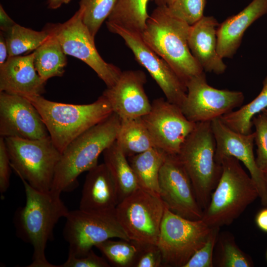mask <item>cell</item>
<instances>
[{
  "label": "cell",
  "mask_w": 267,
  "mask_h": 267,
  "mask_svg": "<svg viewBox=\"0 0 267 267\" xmlns=\"http://www.w3.org/2000/svg\"><path fill=\"white\" fill-rule=\"evenodd\" d=\"M24 187L26 203L15 213L14 222L18 236L33 248L32 263L28 267H58L46 258L47 243L53 237L59 220L69 211L60 194L51 190L41 191L20 178Z\"/></svg>",
  "instance_id": "6da1fadb"
},
{
  "label": "cell",
  "mask_w": 267,
  "mask_h": 267,
  "mask_svg": "<svg viewBox=\"0 0 267 267\" xmlns=\"http://www.w3.org/2000/svg\"><path fill=\"white\" fill-rule=\"evenodd\" d=\"M121 122L113 112L70 142L61 153L50 190L61 194L76 187L79 176L96 166L99 155L116 140Z\"/></svg>",
  "instance_id": "7a4b0ae2"
},
{
  "label": "cell",
  "mask_w": 267,
  "mask_h": 267,
  "mask_svg": "<svg viewBox=\"0 0 267 267\" xmlns=\"http://www.w3.org/2000/svg\"><path fill=\"white\" fill-rule=\"evenodd\" d=\"M190 26L174 16L167 6H157L141 33L145 43L166 61L185 83L204 72L188 44Z\"/></svg>",
  "instance_id": "3957f363"
},
{
  "label": "cell",
  "mask_w": 267,
  "mask_h": 267,
  "mask_svg": "<svg viewBox=\"0 0 267 267\" xmlns=\"http://www.w3.org/2000/svg\"><path fill=\"white\" fill-rule=\"evenodd\" d=\"M26 98L39 112L49 136L61 153L74 139L113 112L109 100L103 94L87 104L52 101L42 96Z\"/></svg>",
  "instance_id": "277c9868"
},
{
  "label": "cell",
  "mask_w": 267,
  "mask_h": 267,
  "mask_svg": "<svg viewBox=\"0 0 267 267\" xmlns=\"http://www.w3.org/2000/svg\"><path fill=\"white\" fill-rule=\"evenodd\" d=\"M222 172L202 220L211 227L231 224L254 200L258 190L251 178L234 157L223 158Z\"/></svg>",
  "instance_id": "5b68a950"
},
{
  "label": "cell",
  "mask_w": 267,
  "mask_h": 267,
  "mask_svg": "<svg viewBox=\"0 0 267 267\" xmlns=\"http://www.w3.org/2000/svg\"><path fill=\"white\" fill-rule=\"evenodd\" d=\"M216 143L211 121L196 123L178 154L191 179L197 200L204 211L222 172L216 159Z\"/></svg>",
  "instance_id": "8992f818"
},
{
  "label": "cell",
  "mask_w": 267,
  "mask_h": 267,
  "mask_svg": "<svg viewBox=\"0 0 267 267\" xmlns=\"http://www.w3.org/2000/svg\"><path fill=\"white\" fill-rule=\"evenodd\" d=\"M4 138L11 168L18 177L38 190H50L61 156L50 137Z\"/></svg>",
  "instance_id": "52a82bcc"
},
{
  "label": "cell",
  "mask_w": 267,
  "mask_h": 267,
  "mask_svg": "<svg viewBox=\"0 0 267 267\" xmlns=\"http://www.w3.org/2000/svg\"><path fill=\"white\" fill-rule=\"evenodd\" d=\"M212 228L202 219L184 218L165 205L157 244L163 267H183L205 243Z\"/></svg>",
  "instance_id": "ba28073f"
},
{
  "label": "cell",
  "mask_w": 267,
  "mask_h": 267,
  "mask_svg": "<svg viewBox=\"0 0 267 267\" xmlns=\"http://www.w3.org/2000/svg\"><path fill=\"white\" fill-rule=\"evenodd\" d=\"M63 236L69 244L68 255L82 257L97 244L112 238L130 239L120 223L116 209L94 212L69 211L65 218Z\"/></svg>",
  "instance_id": "9c48e42d"
},
{
  "label": "cell",
  "mask_w": 267,
  "mask_h": 267,
  "mask_svg": "<svg viewBox=\"0 0 267 267\" xmlns=\"http://www.w3.org/2000/svg\"><path fill=\"white\" fill-rule=\"evenodd\" d=\"M45 29L56 37L66 55L85 62L107 88L116 83L122 71L115 65L105 61L99 55L94 44V37L83 22L80 8L67 21L48 24Z\"/></svg>",
  "instance_id": "30bf717a"
},
{
  "label": "cell",
  "mask_w": 267,
  "mask_h": 267,
  "mask_svg": "<svg viewBox=\"0 0 267 267\" xmlns=\"http://www.w3.org/2000/svg\"><path fill=\"white\" fill-rule=\"evenodd\" d=\"M165 207L160 197L139 187L118 203L116 213L130 240L158 244Z\"/></svg>",
  "instance_id": "8fae6325"
},
{
  "label": "cell",
  "mask_w": 267,
  "mask_h": 267,
  "mask_svg": "<svg viewBox=\"0 0 267 267\" xmlns=\"http://www.w3.org/2000/svg\"><path fill=\"white\" fill-rule=\"evenodd\" d=\"M186 96L180 108L190 121H212L240 106L245 99L240 91L221 89L210 86L205 72L186 82Z\"/></svg>",
  "instance_id": "7c38bea8"
},
{
  "label": "cell",
  "mask_w": 267,
  "mask_h": 267,
  "mask_svg": "<svg viewBox=\"0 0 267 267\" xmlns=\"http://www.w3.org/2000/svg\"><path fill=\"white\" fill-rule=\"evenodd\" d=\"M106 25L110 32L119 35L124 40L136 61L158 84L166 99L180 108L186 96V84L169 64L145 43L140 34L108 22Z\"/></svg>",
  "instance_id": "4fadbf2b"
},
{
  "label": "cell",
  "mask_w": 267,
  "mask_h": 267,
  "mask_svg": "<svg viewBox=\"0 0 267 267\" xmlns=\"http://www.w3.org/2000/svg\"><path fill=\"white\" fill-rule=\"evenodd\" d=\"M141 118L155 147L170 154L179 153L196 125L179 106L162 97L154 99L150 111Z\"/></svg>",
  "instance_id": "5bb4252c"
},
{
  "label": "cell",
  "mask_w": 267,
  "mask_h": 267,
  "mask_svg": "<svg viewBox=\"0 0 267 267\" xmlns=\"http://www.w3.org/2000/svg\"><path fill=\"white\" fill-rule=\"evenodd\" d=\"M159 185L160 198L169 209L188 219H202L203 210L178 154L167 153L160 170Z\"/></svg>",
  "instance_id": "9a60e30c"
},
{
  "label": "cell",
  "mask_w": 267,
  "mask_h": 267,
  "mask_svg": "<svg viewBox=\"0 0 267 267\" xmlns=\"http://www.w3.org/2000/svg\"><path fill=\"white\" fill-rule=\"evenodd\" d=\"M0 137L28 139L49 136L37 109L26 97L0 92Z\"/></svg>",
  "instance_id": "2e32d148"
},
{
  "label": "cell",
  "mask_w": 267,
  "mask_h": 267,
  "mask_svg": "<svg viewBox=\"0 0 267 267\" xmlns=\"http://www.w3.org/2000/svg\"><path fill=\"white\" fill-rule=\"evenodd\" d=\"M211 126L216 140L217 161L221 164L223 158L233 157L242 162L256 186L262 204L267 206V188L264 173L257 164L253 151L255 133L243 134L235 132L220 118L213 120Z\"/></svg>",
  "instance_id": "e0dca14e"
},
{
  "label": "cell",
  "mask_w": 267,
  "mask_h": 267,
  "mask_svg": "<svg viewBox=\"0 0 267 267\" xmlns=\"http://www.w3.org/2000/svg\"><path fill=\"white\" fill-rule=\"evenodd\" d=\"M146 82V75L141 70L123 71L116 83L102 94L121 120L141 117L151 108L144 89Z\"/></svg>",
  "instance_id": "ac0fdd59"
},
{
  "label": "cell",
  "mask_w": 267,
  "mask_h": 267,
  "mask_svg": "<svg viewBox=\"0 0 267 267\" xmlns=\"http://www.w3.org/2000/svg\"><path fill=\"white\" fill-rule=\"evenodd\" d=\"M34 57V52L8 57L0 66V92L25 97L42 96L45 92L46 82L39 75Z\"/></svg>",
  "instance_id": "d6986e66"
},
{
  "label": "cell",
  "mask_w": 267,
  "mask_h": 267,
  "mask_svg": "<svg viewBox=\"0 0 267 267\" xmlns=\"http://www.w3.org/2000/svg\"><path fill=\"white\" fill-rule=\"evenodd\" d=\"M219 23L212 16H204L190 26L188 44L189 49L205 72L223 74L226 65L217 50V30Z\"/></svg>",
  "instance_id": "ffe728a7"
},
{
  "label": "cell",
  "mask_w": 267,
  "mask_h": 267,
  "mask_svg": "<svg viewBox=\"0 0 267 267\" xmlns=\"http://www.w3.org/2000/svg\"><path fill=\"white\" fill-rule=\"evenodd\" d=\"M267 14V0H252L235 15L219 24L217 30V50L222 58H232L241 45L247 29Z\"/></svg>",
  "instance_id": "44dd1931"
},
{
  "label": "cell",
  "mask_w": 267,
  "mask_h": 267,
  "mask_svg": "<svg viewBox=\"0 0 267 267\" xmlns=\"http://www.w3.org/2000/svg\"><path fill=\"white\" fill-rule=\"evenodd\" d=\"M119 203L117 187L103 163L88 171L83 185L79 209L103 212L116 209Z\"/></svg>",
  "instance_id": "7402d4cb"
},
{
  "label": "cell",
  "mask_w": 267,
  "mask_h": 267,
  "mask_svg": "<svg viewBox=\"0 0 267 267\" xmlns=\"http://www.w3.org/2000/svg\"><path fill=\"white\" fill-rule=\"evenodd\" d=\"M166 154L153 147L128 157L139 187L160 197L159 172Z\"/></svg>",
  "instance_id": "603a6c76"
},
{
  "label": "cell",
  "mask_w": 267,
  "mask_h": 267,
  "mask_svg": "<svg viewBox=\"0 0 267 267\" xmlns=\"http://www.w3.org/2000/svg\"><path fill=\"white\" fill-rule=\"evenodd\" d=\"M104 163L116 185L119 203L139 188L128 158L115 140L103 152Z\"/></svg>",
  "instance_id": "cb8c5ba5"
},
{
  "label": "cell",
  "mask_w": 267,
  "mask_h": 267,
  "mask_svg": "<svg viewBox=\"0 0 267 267\" xmlns=\"http://www.w3.org/2000/svg\"><path fill=\"white\" fill-rule=\"evenodd\" d=\"M49 34L48 38L33 52L35 68L46 82L51 78L62 76L67 65L66 55L60 43L54 35Z\"/></svg>",
  "instance_id": "d4e9b609"
},
{
  "label": "cell",
  "mask_w": 267,
  "mask_h": 267,
  "mask_svg": "<svg viewBox=\"0 0 267 267\" xmlns=\"http://www.w3.org/2000/svg\"><path fill=\"white\" fill-rule=\"evenodd\" d=\"M116 141L127 158L155 147L141 117L121 120Z\"/></svg>",
  "instance_id": "484cf974"
},
{
  "label": "cell",
  "mask_w": 267,
  "mask_h": 267,
  "mask_svg": "<svg viewBox=\"0 0 267 267\" xmlns=\"http://www.w3.org/2000/svg\"><path fill=\"white\" fill-rule=\"evenodd\" d=\"M150 0H117L107 22L141 34L149 17Z\"/></svg>",
  "instance_id": "4316f807"
},
{
  "label": "cell",
  "mask_w": 267,
  "mask_h": 267,
  "mask_svg": "<svg viewBox=\"0 0 267 267\" xmlns=\"http://www.w3.org/2000/svg\"><path fill=\"white\" fill-rule=\"evenodd\" d=\"M267 108V75L263 82V88L252 101L238 110H233L220 118L231 130L243 134L252 133V120Z\"/></svg>",
  "instance_id": "83f0119b"
},
{
  "label": "cell",
  "mask_w": 267,
  "mask_h": 267,
  "mask_svg": "<svg viewBox=\"0 0 267 267\" xmlns=\"http://www.w3.org/2000/svg\"><path fill=\"white\" fill-rule=\"evenodd\" d=\"M8 51V57L19 56L36 50L49 36L45 28L41 31L16 24L9 31L3 33Z\"/></svg>",
  "instance_id": "f1b7e54d"
},
{
  "label": "cell",
  "mask_w": 267,
  "mask_h": 267,
  "mask_svg": "<svg viewBox=\"0 0 267 267\" xmlns=\"http://www.w3.org/2000/svg\"><path fill=\"white\" fill-rule=\"evenodd\" d=\"M142 244L133 240L108 239L95 245L110 265L134 267Z\"/></svg>",
  "instance_id": "f546056e"
},
{
  "label": "cell",
  "mask_w": 267,
  "mask_h": 267,
  "mask_svg": "<svg viewBox=\"0 0 267 267\" xmlns=\"http://www.w3.org/2000/svg\"><path fill=\"white\" fill-rule=\"evenodd\" d=\"M117 0H80L82 20L95 37L105 20L111 14Z\"/></svg>",
  "instance_id": "4dcf8cb0"
},
{
  "label": "cell",
  "mask_w": 267,
  "mask_h": 267,
  "mask_svg": "<svg viewBox=\"0 0 267 267\" xmlns=\"http://www.w3.org/2000/svg\"><path fill=\"white\" fill-rule=\"evenodd\" d=\"M221 256L218 266L221 267H250V258L235 244L232 238H224L220 243Z\"/></svg>",
  "instance_id": "1f68e13d"
},
{
  "label": "cell",
  "mask_w": 267,
  "mask_h": 267,
  "mask_svg": "<svg viewBox=\"0 0 267 267\" xmlns=\"http://www.w3.org/2000/svg\"><path fill=\"white\" fill-rule=\"evenodd\" d=\"M206 3V0H176L167 7L174 16L192 26L204 16Z\"/></svg>",
  "instance_id": "d6a6232c"
},
{
  "label": "cell",
  "mask_w": 267,
  "mask_h": 267,
  "mask_svg": "<svg viewBox=\"0 0 267 267\" xmlns=\"http://www.w3.org/2000/svg\"><path fill=\"white\" fill-rule=\"evenodd\" d=\"M252 124L255 128V142L257 147L256 161L264 172L267 170V109L255 116Z\"/></svg>",
  "instance_id": "836d02e7"
},
{
  "label": "cell",
  "mask_w": 267,
  "mask_h": 267,
  "mask_svg": "<svg viewBox=\"0 0 267 267\" xmlns=\"http://www.w3.org/2000/svg\"><path fill=\"white\" fill-rule=\"evenodd\" d=\"M220 227H213L205 243L192 255L183 267H212L213 255Z\"/></svg>",
  "instance_id": "e575fe53"
},
{
  "label": "cell",
  "mask_w": 267,
  "mask_h": 267,
  "mask_svg": "<svg viewBox=\"0 0 267 267\" xmlns=\"http://www.w3.org/2000/svg\"><path fill=\"white\" fill-rule=\"evenodd\" d=\"M163 267L162 252L157 244H142L134 267Z\"/></svg>",
  "instance_id": "d590c367"
},
{
  "label": "cell",
  "mask_w": 267,
  "mask_h": 267,
  "mask_svg": "<svg viewBox=\"0 0 267 267\" xmlns=\"http://www.w3.org/2000/svg\"><path fill=\"white\" fill-rule=\"evenodd\" d=\"M110 265L103 257L96 255L91 250L87 255L82 257H75L68 255V258L63 264L58 267H109Z\"/></svg>",
  "instance_id": "8d00e7d4"
},
{
  "label": "cell",
  "mask_w": 267,
  "mask_h": 267,
  "mask_svg": "<svg viewBox=\"0 0 267 267\" xmlns=\"http://www.w3.org/2000/svg\"><path fill=\"white\" fill-rule=\"evenodd\" d=\"M11 169L4 138L0 137V192L1 194L4 193L9 186Z\"/></svg>",
  "instance_id": "74e56055"
},
{
  "label": "cell",
  "mask_w": 267,
  "mask_h": 267,
  "mask_svg": "<svg viewBox=\"0 0 267 267\" xmlns=\"http://www.w3.org/2000/svg\"><path fill=\"white\" fill-rule=\"evenodd\" d=\"M16 23L8 15L2 6L0 5V29L3 33L9 31Z\"/></svg>",
  "instance_id": "f35d334b"
},
{
  "label": "cell",
  "mask_w": 267,
  "mask_h": 267,
  "mask_svg": "<svg viewBox=\"0 0 267 267\" xmlns=\"http://www.w3.org/2000/svg\"><path fill=\"white\" fill-rule=\"evenodd\" d=\"M8 58V48L4 33L0 34V66L3 65Z\"/></svg>",
  "instance_id": "ab89813d"
},
{
  "label": "cell",
  "mask_w": 267,
  "mask_h": 267,
  "mask_svg": "<svg viewBox=\"0 0 267 267\" xmlns=\"http://www.w3.org/2000/svg\"><path fill=\"white\" fill-rule=\"evenodd\" d=\"M256 223L262 231L267 232V208L261 210L257 215Z\"/></svg>",
  "instance_id": "60d3db41"
},
{
  "label": "cell",
  "mask_w": 267,
  "mask_h": 267,
  "mask_svg": "<svg viewBox=\"0 0 267 267\" xmlns=\"http://www.w3.org/2000/svg\"><path fill=\"white\" fill-rule=\"evenodd\" d=\"M71 0H48L47 7L51 9H56L63 4L68 3Z\"/></svg>",
  "instance_id": "b9f144b4"
},
{
  "label": "cell",
  "mask_w": 267,
  "mask_h": 267,
  "mask_svg": "<svg viewBox=\"0 0 267 267\" xmlns=\"http://www.w3.org/2000/svg\"><path fill=\"white\" fill-rule=\"evenodd\" d=\"M152 0L157 6H170L174 3L176 0Z\"/></svg>",
  "instance_id": "7bdbcfd3"
},
{
  "label": "cell",
  "mask_w": 267,
  "mask_h": 267,
  "mask_svg": "<svg viewBox=\"0 0 267 267\" xmlns=\"http://www.w3.org/2000/svg\"><path fill=\"white\" fill-rule=\"evenodd\" d=\"M263 173H264V177L265 182L266 185V187L267 188V170L264 171Z\"/></svg>",
  "instance_id": "ee69618b"
},
{
  "label": "cell",
  "mask_w": 267,
  "mask_h": 267,
  "mask_svg": "<svg viewBox=\"0 0 267 267\" xmlns=\"http://www.w3.org/2000/svg\"></svg>",
  "instance_id": "f6af8a7d"
}]
</instances>
